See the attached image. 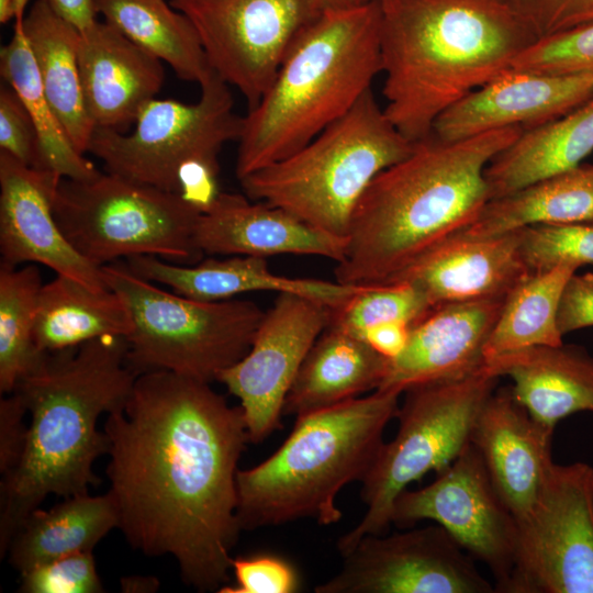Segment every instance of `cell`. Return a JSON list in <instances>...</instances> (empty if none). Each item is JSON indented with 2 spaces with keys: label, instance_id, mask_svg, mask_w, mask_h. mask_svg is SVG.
<instances>
[{
  "label": "cell",
  "instance_id": "4fadbf2b",
  "mask_svg": "<svg viewBox=\"0 0 593 593\" xmlns=\"http://www.w3.org/2000/svg\"><path fill=\"white\" fill-rule=\"evenodd\" d=\"M192 23L213 71L257 105L300 33L324 11L316 0H171Z\"/></svg>",
  "mask_w": 593,
  "mask_h": 593
},
{
  "label": "cell",
  "instance_id": "4dcf8cb0",
  "mask_svg": "<svg viewBox=\"0 0 593 593\" xmlns=\"http://www.w3.org/2000/svg\"><path fill=\"white\" fill-rule=\"evenodd\" d=\"M593 222V165L538 180L490 200L458 236L491 237L540 224Z\"/></svg>",
  "mask_w": 593,
  "mask_h": 593
},
{
  "label": "cell",
  "instance_id": "f35d334b",
  "mask_svg": "<svg viewBox=\"0 0 593 593\" xmlns=\"http://www.w3.org/2000/svg\"><path fill=\"white\" fill-rule=\"evenodd\" d=\"M20 574L22 593L103 592L92 551L68 555Z\"/></svg>",
  "mask_w": 593,
  "mask_h": 593
},
{
  "label": "cell",
  "instance_id": "7c38bea8",
  "mask_svg": "<svg viewBox=\"0 0 593 593\" xmlns=\"http://www.w3.org/2000/svg\"><path fill=\"white\" fill-rule=\"evenodd\" d=\"M517 521L513 571L502 593H593V467L553 462Z\"/></svg>",
  "mask_w": 593,
  "mask_h": 593
},
{
  "label": "cell",
  "instance_id": "ab89813d",
  "mask_svg": "<svg viewBox=\"0 0 593 593\" xmlns=\"http://www.w3.org/2000/svg\"><path fill=\"white\" fill-rule=\"evenodd\" d=\"M235 585H223L219 593H294L299 589L295 569L273 555L232 558Z\"/></svg>",
  "mask_w": 593,
  "mask_h": 593
},
{
  "label": "cell",
  "instance_id": "8fae6325",
  "mask_svg": "<svg viewBox=\"0 0 593 593\" xmlns=\"http://www.w3.org/2000/svg\"><path fill=\"white\" fill-rule=\"evenodd\" d=\"M230 85L216 74L197 103L153 99L139 111L134 130L96 127L88 147L107 172L178 193V175L192 159H219L228 142L240 138L244 116L234 112Z\"/></svg>",
  "mask_w": 593,
  "mask_h": 593
},
{
  "label": "cell",
  "instance_id": "681fc988",
  "mask_svg": "<svg viewBox=\"0 0 593 593\" xmlns=\"http://www.w3.org/2000/svg\"><path fill=\"white\" fill-rule=\"evenodd\" d=\"M18 14L16 0H0V23L15 20Z\"/></svg>",
  "mask_w": 593,
  "mask_h": 593
},
{
  "label": "cell",
  "instance_id": "7402d4cb",
  "mask_svg": "<svg viewBox=\"0 0 593 593\" xmlns=\"http://www.w3.org/2000/svg\"><path fill=\"white\" fill-rule=\"evenodd\" d=\"M521 239L522 228L483 238L455 235L390 283L405 281L414 284L434 307L445 303L506 298L533 275L522 255Z\"/></svg>",
  "mask_w": 593,
  "mask_h": 593
},
{
  "label": "cell",
  "instance_id": "c3c4849f",
  "mask_svg": "<svg viewBox=\"0 0 593 593\" xmlns=\"http://www.w3.org/2000/svg\"><path fill=\"white\" fill-rule=\"evenodd\" d=\"M323 10L348 9L368 2V0H316Z\"/></svg>",
  "mask_w": 593,
  "mask_h": 593
},
{
  "label": "cell",
  "instance_id": "603a6c76",
  "mask_svg": "<svg viewBox=\"0 0 593 593\" xmlns=\"http://www.w3.org/2000/svg\"><path fill=\"white\" fill-rule=\"evenodd\" d=\"M78 61L96 127L124 133L164 85L161 61L105 21L81 33Z\"/></svg>",
  "mask_w": 593,
  "mask_h": 593
},
{
  "label": "cell",
  "instance_id": "6da1fadb",
  "mask_svg": "<svg viewBox=\"0 0 593 593\" xmlns=\"http://www.w3.org/2000/svg\"><path fill=\"white\" fill-rule=\"evenodd\" d=\"M107 475L130 546L172 556L200 592L228 580L240 533L237 465L249 441L244 412L208 382L169 371L137 376L104 424Z\"/></svg>",
  "mask_w": 593,
  "mask_h": 593
},
{
  "label": "cell",
  "instance_id": "f1b7e54d",
  "mask_svg": "<svg viewBox=\"0 0 593 593\" xmlns=\"http://www.w3.org/2000/svg\"><path fill=\"white\" fill-rule=\"evenodd\" d=\"M132 327L125 302L110 288L91 289L56 273L38 292L34 342L41 353L77 347L103 336L126 337Z\"/></svg>",
  "mask_w": 593,
  "mask_h": 593
},
{
  "label": "cell",
  "instance_id": "ee69618b",
  "mask_svg": "<svg viewBox=\"0 0 593 593\" xmlns=\"http://www.w3.org/2000/svg\"><path fill=\"white\" fill-rule=\"evenodd\" d=\"M557 323L560 333L593 326V273L577 272L568 280L558 309Z\"/></svg>",
  "mask_w": 593,
  "mask_h": 593
},
{
  "label": "cell",
  "instance_id": "f6af8a7d",
  "mask_svg": "<svg viewBox=\"0 0 593 593\" xmlns=\"http://www.w3.org/2000/svg\"><path fill=\"white\" fill-rule=\"evenodd\" d=\"M410 325L403 322H388L368 327L361 335L373 349L392 359L405 347Z\"/></svg>",
  "mask_w": 593,
  "mask_h": 593
},
{
  "label": "cell",
  "instance_id": "5b68a950",
  "mask_svg": "<svg viewBox=\"0 0 593 593\" xmlns=\"http://www.w3.org/2000/svg\"><path fill=\"white\" fill-rule=\"evenodd\" d=\"M382 72L378 1L324 10L296 37L244 116L236 176L277 163L344 116Z\"/></svg>",
  "mask_w": 593,
  "mask_h": 593
},
{
  "label": "cell",
  "instance_id": "ba28073f",
  "mask_svg": "<svg viewBox=\"0 0 593 593\" xmlns=\"http://www.w3.org/2000/svg\"><path fill=\"white\" fill-rule=\"evenodd\" d=\"M132 318L127 362L138 374L169 371L210 383L249 350L265 315L255 302L199 301L160 289L124 260L101 267Z\"/></svg>",
  "mask_w": 593,
  "mask_h": 593
},
{
  "label": "cell",
  "instance_id": "f907efd6",
  "mask_svg": "<svg viewBox=\"0 0 593 593\" xmlns=\"http://www.w3.org/2000/svg\"><path fill=\"white\" fill-rule=\"evenodd\" d=\"M27 2H29V0H16L18 14H16V19L14 21H19V20L24 19V11H25V7H26Z\"/></svg>",
  "mask_w": 593,
  "mask_h": 593
},
{
  "label": "cell",
  "instance_id": "7a4b0ae2",
  "mask_svg": "<svg viewBox=\"0 0 593 593\" xmlns=\"http://www.w3.org/2000/svg\"><path fill=\"white\" fill-rule=\"evenodd\" d=\"M493 130L459 141L434 134L381 171L351 217L336 281L392 282L428 251L468 227L490 201L489 163L523 133Z\"/></svg>",
  "mask_w": 593,
  "mask_h": 593
},
{
  "label": "cell",
  "instance_id": "bcb514c9",
  "mask_svg": "<svg viewBox=\"0 0 593 593\" xmlns=\"http://www.w3.org/2000/svg\"><path fill=\"white\" fill-rule=\"evenodd\" d=\"M49 7L64 20L85 33L97 23L93 0H46Z\"/></svg>",
  "mask_w": 593,
  "mask_h": 593
},
{
  "label": "cell",
  "instance_id": "9a60e30c",
  "mask_svg": "<svg viewBox=\"0 0 593 593\" xmlns=\"http://www.w3.org/2000/svg\"><path fill=\"white\" fill-rule=\"evenodd\" d=\"M316 593H494L492 585L440 525L390 536L367 535Z\"/></svg>",
  "mask_w": 593,
  "mask_h": 593
},
{
  "label": "cell",
  "instance_id": "e0dca14e",
  "mask_svg": "<svg viewBox=\"0 0 593 593\" xmlns=\"http://www.w3.org/2000/svg\"><path fill=\"white\" fill-rule=\"evenodd\" d=\"M60 179L0 150L1 264H41L91 289H108L101 268L82 257L57 224L53 199Z\"/></svg>",
  "mask_w": 593,
  "mask_h": 593
},
{
  "label": "cell",
  "instance_id": "836d02e7",
  "mask_svg": "<svg viewBox=\"0 0 593 593\" xmlns=\"http://www.w3.org/2000/svg\"><path fill=\"white\" fill-rule=\"evenodd\" d=\"M578 268L562 262L533 273L507 295L483 350L485 362L511 351L563 343L558 309L563 289Z\"/></svg>",
  "mask_w": 593,
  "mask_h": 593
},
{
  "label": "cell",
  "instance_id": "83f0119b",
  "mask_svg": "<svg viewBox=\"0 0 593 593\" xmlns=\"http://www.w3.org/2000/svg\"><path fill=\"white\" fill-rule=\"evenodd\" d=\"M47 100L69 139L81 154L96 128L86 107L78 46L81 33L60 18L46 0H36L23 19Z\"/></svg>",
  "mask_w": 593,
  "mask_h": 593
},
{
  "label": "cell",
  "instance_id": "cb8c5ba5",
  "mask_svg": "<svg viewBox=\"0 0 593 593\" xmlns=\"http://www.w3.org/2000/svg\"><path fill=\"white\" fill-rule=\"evenodd\" d=\"M124 261L138 276L199 301H222L247 292L271 291L294 293L337 307L365 287L279 276L268 268L265 257L256 256L206 259L188 267L149 255L133 256Z\"/></svg>",
  "mask_w": 593,
  "mask_h": 593
},
{
  "label": "cell",
  "instance_id": "d6986e66",
  "mask_svg": "<svg viewBox=\"0 0 593 593\" xmlns=\"http://www.w3.org/2000/svg\"><path fill=\"white\" fill-rule=\"evenodd\" d=\"M507 298V296H506ZM506 298L445 303L410 327L377 390L403 393L426 382L467 378L485 366L483 350Z\"/></svg>",
  "mask_w": 593,
  "mask_h": 593
},
{
  "label": "cell",
  "instance_id": "52a82bcc",
  "mask_svg": "<svg viewBox=\"0 0 593 593\" xmlns=\"http://www.w3.org/2000/svg\"><path fill=\"white\" fill-rule=\"evenodd\" d=\"M413 147L369 89L305 146L239 181L250 200L347 238L355 209L372 180Z\"/></svg>",
  "mask_w": 593,
  "mask_h": 593
},
{
  "label": "cell",
  "instance_id": "60d3db41",
  "mask_svg": "<svg viewBox=\"0 0 593 593\" xmlns=\"http://www.w3.org/2000/svg\"><path fill=\"white\" fill-rule=\"evenodd\" d=\"M0 150L29 167L41 169L36 128L20 97L9 85L0 89Z\"/></svg>",
  "mask_w": 593,
  "mask_h": 593
},
{
  "label": "cell",
  "instance_id": "8992f818",
  "mask_svg": "<svg viewBox=\"0 0 593 593\" xmlns=\"http://www.w3.org/2000/svg\"><path fill=\"white\" fill-rule=\"evenodd\" d=\"M402 393L376 390L296 417L284 443L259 465L237 471L236 515L242 530L302 518L331 525L342 518L339 491L363 479L396 417Z\"/></svg>",
  "mask_w": 593,
  "mask_h": 593
},
{
  "label": "cell",
  "instance_id": "74e56055",
  "mask_svg": "<svg viewBox=\"0 0 593 593\" xmlns=\"http://www.w3.org/2000/svg\"><path fill=\"white\" fill-rule=\"evenodd\" d=\"M511 67L593 78V23L539 38Z\"/></svg>",
  "mask_w": 593,
  "mask_h": 593
},
{
  "label": "cell",
  "instance_id": "3957f363",
  "mask_svg": "<svg viewBox=\"0 0 593 593\" xmlns=\"http://www.w3.org/2000/svg\"><path fill=\"white\" fill-rule=\"evenodd\" d=\"M137 373L123 336H103L45 353L13 392L31 415L24 452L0 483V557L26 516L49 494H87L92 466L108 452L98 418L124 407Z\"/></svg>",
  "mask_w": 593,
  "mask_h": 593
},
{
  "label": "cell",
  "instance_id": "7dc6e473",
  "mask_svg": "<svg viewBox=\"0 0 593 593\" xmlns=\"http://www.w3.org/2000/svg\"><path fill=\"white\" fill-rule=\"evenodd\" d=\"M158 586V580L153 577H128L121 579L123 592H154Z\"/></svg>",
  "mask_w": 593,
  "mask_h": 593
},
{
  "label": "cell",
  "instance_id": "d4e9b609",
  "mask_svg": "<svg viewBox=\"0 0 593 593\" xmlns=\"http://www.w3.org/2000/svg\"><path fill=\"white\" fill-rule=\"evenodd\" d=\"M485 368L508 377L516 400L550 428L569 415L593 414V356L581 346L528 347L497 356Z\"/></svg>",
  "mask_w": 593,
  "mask_h": 593
},
{
  "label": "cell",
  "instance_id": "7bdbcfd3",
  "mask_svg": "<svg viewBox=\"0 0 593 593\" xmlns=\"http://www.w3.org/2000/svg\"><path fill=\"white\" fill-rule=\"evenodd\" d=\"M27 410L22 399L13 392L0 401V472H11L24 452L27 428L24 416Z\"/></svg>",
  "mask_w": 593,
  "mask_h": 593
},
{
  "label": "cell",
  "instance_id": "ffe728a7",
  "mask_svg": "<svg viewBox=\"0 0 593 593\" xmlns=\"http://www.w3.org/2000/svg\"><path fill=\"white\" fill-rule=\"evenodd\" d=\"M553 432L530 416L511 385L495 388L478 414L470 443L516 519L536 503L555 462Z\"/></svg>",
  "mask_w": 593,
  "mask_h": 593
},
{
  "label": "cell",
  "instance_id": "816d5d0a",
  "mask_svg": "<svg viewBox=\"0 0 593 593\" xmlns=\"http://www.w3.org/2000/svg\"><path fill=\"white\" fill-rule=\"evenodd\" d=\"M368 1H377V0H368Z\"/></svg>",
  "mask_w": 593,
  "mask_h": 593
},
{
  "label": "cell",
  "instance_id": "b9f144b4",
  "mask_svg": "<svg viewBox=\"0 0 593 593\" xmlns=\"http://www.w3.org/2000/svg\"><path fill=\"white\" fill-rule=\"evenodd\" d=\"M539 38L593 23V0H508Z\"/></svg>",
  "mask_w": 593,
  "mask_h": 593
},
{
  "label": "cell",
  "instance_id": "44dd1931",
  "mask_svg": "<svg viewBox=\"0 0 593 593\" xmlns=\"http://www.w3.org/2000/svg\"><path fill=\"white\" fill-rule=\"evenodd\" d=\"M221 192L201 213L194 243L201 254L265 257L282 254L314 255L339 262L347 238L333 235L266 202Z\"/></svg>",
  "mask_w": 593,
  "mask_h": 593
},
{
  "label": "cell",
  "instance_id": "277c9868",
  "mask_svg": "<svg viewBox=\"0 0 593 593\" xmlns=\"http://www.w3.org/2000/svg\"><path fill=\"white\" fill-rule=\"evenodd\" d=\"M385 115L411 142L539 37L508 0H377Z\"/></svg>",
  "mask_w": 593,
  "mask_h": 593
},
{
  "label": "cell",
  "instance_id": "4316f807",
  "mask_svg": "<svg viewBox=\"0 0 593 593\" xmlns=\"http://www.w3.org/2000/svg\"><path fill=\"white\" fill-rule=\"evenodd\" d=\"M593 152V97L544 125L523 131L486 166L492 199L573 169Z\"/></svg>",
  "mask_w": 593,
  "mask_h": 593
},
{
  "label": "cell",
  "instance_id": "d6a6232c",
  "mask_svg": "<svg viewBox=\"0 0 593 593\" xmlns=\"http://www.w3.org/2000/svg\"><path fill=\"white\" fill-rule=\"evenodd\" d=\"M0 74L18 93L34 123L41 170L77 180L97 176L100 170L77 150L47 100L23 20L14 21L10 42L0 49Z\"/></svg>",
  "mask_w": 593,
  "mask_h": 593
},
{
  "label": "cell",
  "instance_id": "5bb4252c",
  "mask_svg": "<svg viewBox=\"0 0 593 593\" xmlns=\"http://www.w3.org/2000/svg\"><path fill=\"white\" fill-rule=\"evenodd\" d=\"M425 519L440 525L484 563L495 579V592L502 593L514 567L517 521L471 443L430 484L396 497L391 524L405 528Z\"/></svg>",
  "mask_w": 593,
  "mask_h": 593
},
{
  "label": "cell",
  "instance_id": "d590c367",
  "mask_svg": "<svg viewBox=\"0 0 593 593\" xmlns=\"http://www.w3.org/2000/svg\"><path fill=\"white\" fill-rule=\"evenodd\" d=\"M433 307L426 294L410 282L365 286L342 305L331 307L327 326L361 338L368 327L381 323L412 326Z\"/></svg>",
  "mask_w": 593,
  "mask_h": 593
},
{
  "label": "cell",
  "instance_id": "2e32d148",
  "mask_svg": "<svg viewBox=\"0 0 593 593\" xmlns=\"http://www.w3.org/2000/svg\"><path fill=\"white\" fill-rule=\"evenodd\" d=\"M329 317L331 307L320 301L278 293L247 354L219 374L216 381L239 400L249 441L279 428L287 394Z\"/></svg>",
  "mask_w": 593,
  "mask_h": 593
},
{
  "label": "cell",
  "instance_id": "1f68e13d",
  "mask_svg": "<svg viewBox=\"0 0 593 593\" xmlns=\"http://www.w3.org/2000/svg\"><path fill=\"white\" fill-rule=\"evenodd\" d=\"M93 1L107 23L168 64L179 78L201 87L214 76L192 23L165 0Z\"/></svg>",
  "mask_w": 593,
  "mask_h": 593
},
{
  "label": "cell",
  "instance_id": "ac0fdd59",
  "mask_svg": "<svg viewBox=\"0 0 593 593\" xmlns=\"http://www.w3.org/2000/svg\"><path fill=\"white\" fill-rule=\"evenodd\" d=\"M592 97L590 76L511 67L443 112L432 134L459 141L506 127L526 131L561 118Z\"/></svg>",
  "mask_w": 593,
  "mask_h": 593
},
{
  "label": "cell",
  "instance_id": "484cf974",
  "mask_svg": "<svg viewBox=\"0 0 593 593\" xmlns=\"http://www.w3.org/2000/svg\"><path fill=\"white\" fill-rule=\"evenodd\" d=\"M388 362L365 339L327 326L302 362L283 414L302 416L377 390Z\"/></svg>",
  "mask_w": 593,
  "mask_h": 593
},
{
  "label": "cell",
  "instance_id": "f546056e",
  "mask_svg": "<svg viewBox=\"0 0 593 593\" xmlns=\"http://www.w3.org/2000/svg\"><path fill=\"white\" fill-rule=\"evenodd\" d=\"M119 517L109 492L66 497L49 510L35 508L13 536L7 553L20 573L58 558L92 551Z\"/></svg>",
  "mask_w": 593,
  "mask_h": 593
},
{
  "label": "cell",
  "instance_id": "e575fe53",
  "mask_svg": "<svg viewBox=\"0 0 593 593\" xmlns=\"http://www.w3.org/2000/svg\"><path fill=\"white\" fill-rule=\"evenodd\" d=\"M42 276L35 265L0 266V391L13 392L45 353L34 342Z\"/></svg>",
  "mask_w": 593,
  "mask_h": 593
},
{
  "label": "cell",
  "instance_id": "30bf717a",
  "mask_svg": "<svg viewBox=\"0 0 593 593\" xmlns=\"http://www.w3.org/2000/svg\"><path fill=\"white\" fill-rule=\"evenodd\" d=\"M499 378L485 366L459 380L426 382L406 389L398 410L395 437L383 443L361 480L367 511L337 541L342 556L363 536L382 535L391 525L396 497L427 472L446 469L470 443L478 414Z\"/></svg>",
  "mask_w": 593,
  "mask_h": 593
},
{
  "label": "cell",
  "instance_id": "9c48e42d",
  "mask_svg": "<svg viewBox=\"0 0 593 593\" xmlns=\"http://www.w3.org/2000/svg\"><path fill=\"white\" fill-rule=\"evenodd\" d=\"M53 211L71 246L100 268L141 255L177 262L202 255L194 243L202 213L197 206L178 193L115 174L61 178Z\"/></svg>",
  "mask_w": 593,
  "mask_h": 593
},
{
  "label": "cell",
  "instance_id": "8d00e7d4",
  "mask_svg": "<svg viewBox=\"0 0 593 593\" xmlns=\"http://www.w3.org/2000/svg\"><path fill=\"white\" fill-rule=\"evenodd\" d=\"M521 250L533 273L562 262L593 264V222L524 227Z\"/></svg>",
  "mask_w": 593,
  "mask_h": 593
}]
</instances>
